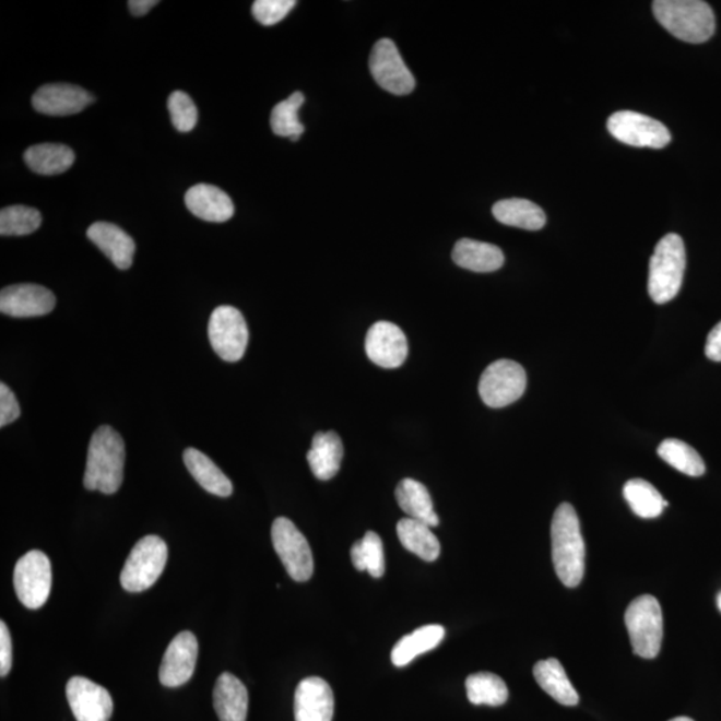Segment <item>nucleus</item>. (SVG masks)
Wrapping results in <instances>:
<instances>
[{"label": "nucleus", "instance_id": "f257e3e1", "mask_svg": "<svg viewBox=\"0 0 721 721\" xmlns=\"http://www.w3.org/2000/svg\"><path fill=\"white\" fill-rule=\"evenodd\" d=\"M552 560L565 587L580 586L586 572V544L580 520L570 504H562L553 515Z\"/></svg>", "mask_w": 721, "mask_h": 721}, {"label": "nucleus", "instance_id": "f03ea898", "mask_svg": "<svg viewBox=\"0 0 721 721\" xmlns=\"http://www.w3.org/2000/svg\"><path fill=\"white\" fill-rule=\"evenodd\" d=\"M125 442L111 426H101L90 440L83 485L87 490L114 495L123 483Z\"/></svg>", "mask_w": 721, "mask_h": 721}, {"label": "nucleus", "instance_id": "7ed1b4c3", "mask_svg": "<svg viewBox=\"0 0 721 721\" xmlns=\"http://www.w3.org/2000/svg\"><path fill=\"white\" fill-rule=\"evenodd\" d=\"M652 9L661 26L687 44H705L717 28L711 5L701 0H657Z\"/></svg>", "mask_w": 721, "mask_h": 721}, {"label": "nucleus", "instance_id": "20e7f679", "mask_svg": "<svg viewBox=\"0 0 721 721\" xmlns=\"http://www.w3.org/2000/svg\"><path fill=\"white\" fill-rule=\"evenodd\" d=\"M684 240L677 234H666L654 248L649 261L648 292L659 305L670 303L681 292L685 272Z\"/></svg>", "mask_w": 721, "mask_h": 721}, {"label": "nucleus", "instance_id": "39448f33", "mask_svg": "<svg viewBox=\"0 0 721 721\" xmlns=\"http://www.w3.org/2000/svg\"><path fill=\"white\" fill-rule=\"evenodd\" d=\"M625 625L634 652L642 659L658 657L663 641V612L651 594L636 598L625 612Z\"/></svg>", "mask_w": 721, "mask_h": 721}, {"label": "nucleus", "instance_id": "423d86ee", "mask_svg": "<svg viewBox=\"0 0 721 721\" xmlns=\"http://www.w3.org/2000/svg\"><path fill=\"white\" fill-rule=\"evenodd\" d=\"M167 553L165 541L158 536L138 541L120 574V584L125 591L138 593L153 587L165 570Z\"/></svg>", "mask_w": 721, "mask_h": 721}, {"label": "nucleus", "instance_id": "0eeeda50", "mask_svg": "<svg viewBox=\"0 0 721 721\" xmlns=\"http://www.w3.org/2000/svg\"><path fill=\"white\" fill-rule=\"evenodd\" d=\"M527 389V373L512 359H498L480 378L481 400L490 407H504L520 400Z\"/></svg>", "mask_w": 721, "mask_h": 721}, {"label": "nucleus", "instance_id": "6e6552de", "mask_svg": "<svg viewBox=\"0 0 721 721\" xmlns=\"http://www.w3.org/2000/svg\"><path fill=\"white\" fill-rule=\"evenodd\" d=\"M209 340L214 352L227 361L237 363L245 356L249 344V329L243 312L233 306H218L210 317Z\"/></svg>", "mask_w": 721, "mask_h": 721}, {"label": "nucleus", "instance_id": "1a4fd4ad", "mask_svg": "<svg viewBox=\"0 0 721 721\" xmlns=\"http://www.w3.org/2000/svg\"><path fill=\"white\" fill-rule=\"evenodd\" d=\"M51 563L44 552L32 551L17 560L14 587L17 599L28 610H39L50 596Z\"/></svg>", "mask_w": 721, "mask_h": 721}, {"label": "nucleus", "instance_id": "9d476101", "mask_svg": "<svg viewBox=\"0 0 721 721\" xmlns=\"http://www.w3.org/2000/svg\"><path fill=\"white\" fill-rule=\"evenodd\" d=\"M272 540L288 576L298 582L310 580L315 572V560L308 540L298 528L286 517H279L273 522Z\"/></svg>", "mask_w": 721, "mask_h": 721}, {"label": "nucleus", "instance_id": "9b49d317", "mask_svg": "<svg viewBox=\"0 0 721 721\" xmlns=\"http://www.w3.org/2000/svg\"><path fill=\"white\" fill-rule=\"evenodd\" d=\"M606 128L617 141L635 147L663 149L672 140L664 123L636 111L612 114Z\"/></svg>", "mask_w": 721, "mask_h": 721}, {"label": "nucleus", "instance_id": "f8f14e48", "mask_svg": "<svg viewBox=\"0 0 721 721\" xmlns=\"http://www.w3.org/2000/svg\"><path fill=\"white\" fill-rule=\"evenodd\" d=\"M369 68L378 86L390 94L407 95L416 87V81L393 40L377 42L370 54Z\"/></svg>", "mask_w": 721, "mask_h": 721}, {"label": "nucleus", "instance_id": "ddd939ff", "mask_svg": "<svg viewBox=\"0 0 721 721\" xmlns=\"http://www.w3.org/2000/svg\"><path fill=\"white\" fill-rule=\"evenodd\" d=\"M66 695L76 721H110L114 711L113 697L102 685L86 677H71Z\"/></svg>", "mask_w": 721, "mask_h": 721}, {"label": "nucleus", "instance_id": "4468645a", "mask_svg": "<svg viewBox=\"0 0 721 721\" xmlns=\"http://www.w3.org/2000/svg\"><path fill=\"white\" fill-rule=\"evenodd\" d=\"M365 351L373 364L383 369H397L407 357V341L397 324L380 321L368 330Z\"/></svg>", "mask_w": 721, "mask_h": 721}, {"label": "nucleus", "instance_id": "2eb2a0df", "mask_svg": "<svg viewBox=\"0 0 721 721\" xmlns=\"http://www.w3.org/2000/svg\"><path fill=\"white\" fill-rule=\"evenodd\" d=\"M198 640L194 634L185 630L168 645L159 669V681L168 688L188 683L196 671Z\"/></svg>", "mask_w": 721, "mask_h": 721}, {"label": "nucleus", "instance_id": "dca6fc26", "mask_svg": "<svg viewBox=\"0 0 721 721\" xmlns=\"http://www.w3.org/2000/svg\"><path fill=\"white\" fill-rule=\"evenodd\" d=\"M56 304L51 291L35 284L11 285L0 293V311L15 318L46 316L56 308Z\"/></svg>", "mask_w": 721, "mask_h": 721}, {"label": "nucleus", "instance_id": "f3484780", "mask_svg": "<svg viewBox=\"0 0 721 721\" xmlns=\"http://www.w3.org/2000/svg\"><path fill=\"white\" fill-rule=\"evenodd\" d=\"M93 101V95L80 86L52 83L46 84L34 94L33 106L45 116L66 117L83 111Z\"/></svg>", "mask_w": 721, "mask_h": 721}, {"label": "nucleus", "instance_id": "a211bd4d", "mask_svg": "<svg viewBox=\"0 0 721 721\" xmlns=\"http://www.w3.org/2000/svg\"><path fill=\"white\" fill-rule=\"evenodd\" d=\"M334 695L330 685L321 677L304 678L294 695L296 721H332Z\"/></svg>", "mask_w": 721, "mask_h": 721}, {"label": "nucleus", "instance_id": "6ab92c4d", "mask_svg": "<svg viewBox=\"0 0 721 721\" xmlns=\"http://www.w3.org/2000/svg\"><path fill=\"white\" fill-rule=\"evenodd\" d=\"M87 237L118 269L131 268L135 243L122 228L108 222H95L88 227Z\"/></svg>", "mask_w": 721, "mask_h": 721}, {"label": "nucleus", "instance_id": "aec40b11", "mask_svg": "<svg viewBox=\"0 0 721 721\" xmlns=\"http://www.w3.org/2000/svg\"><path fill=\"white\" fill-rule=\"evenodd\" d=\"M186 206L192 214L208 222H226L234 215L232 198L212 185H196L186 192Z\"/></svg>", "mask_w": 721, "mask_h": 721}, {"label": "nucleus", "instance_id": "412c9836", "mask_svg": "<svg viewBox=\"0 0 721 721\" xmlns=\"http://www.w3.org/2000/svg\"><path fill=\"white\" fill-rule=\"evenodd\" d=\"M213 702L220 721H246L248 718V689L232 673H222L216 681Z\"/></svg>", "mask_w": 721, "mask_h": 721}, {"label": "nucleus", "instance_id": "4be33fe9", "mask_svg": "<svg viewBox=\"0 0 721 721\" xmlns=\"http://www.w3.org/2000/svg\"><path fill=\"white\" fill-rule=\"evenodd\" d=\"M452 258L457 267L476 273L496 272L505 262L498 246L469 238H462L454 245Z\"/></svg>", "mask_w": 721, "mask_h": 721}, {"label": "nucleus", "instance_id": "5701e85b", "mask_svg": "<svg viewBox=\"0 0 721 721\" xmlns=\"http://www.w3.org/2000/svg\"><path fill=\"white\" fill-rule=\"evenodd\" d=\"M308 462L318 480L328 481L340 472L344 447L335 432H318L312 437Z\"/></svg>", "mask_w": 721, "mask_h": 721}, {"label": "nucleus", "instance_id": "b1692460", "mask_svg": "<svg viewBox=\"0 0 721 721\" xmlns=\"http://www.w3.org/2000/svg\"><path fill=\"white\" fill-rule=\"evenodd\" d=\"M186 468L198 484L218 497H228L233 493L232 481L216 466L212 459L196 448H188L184 453Z\"/></svg>", "mask_w": 721, "mask_h": 721}, {"label": "nucleus", "instance_id": "393cba45", "mask_svg": "<svg viewBox=\"0 0 721 721\" xmlns=\"http://www.w3.org/2000/svg\"><path fill=\"white\" fill-rule=\"evenodd\" d=\"M397 503L411 519L424 522V524L436 528L440 524L428 489L424 484L413 478L402 480L395 489Z\"/></svg>", "mask_w": 721, "mask_h": 721}, {"label": "nucleus", "instance_id": "a878e982", "mask_svg": "<svg viewBox=\"0 0 721 721\" xmlns=\"http://www.w3.org/2000/svg\"><path fill=\"white\" fill-rule=\"evenodd\" d=\"M534 678L552 699L562 706L579 705V694L570 683L567 672L557 659L541 660L533 669Z\"/></svg>", "mask_w": 721, "mask_h": 721}, {"label": "nucleus", "instance_id": "bb28decb", "mask_svg": "<svg viewBox=\"0 0 721 721\" xmlns=\"http://www.w3.org/2000/svg\"><path fill=\"white\" fill-rule=\"evenodd\" d=\"M24 161L40 176H58L74 165L75 154L66 144L40 143L26 150Z\"/></svg>", "mask_w": 721, "mask_h": 721}, {"label": "nucleus", "instance_id": "cd10ccee", "mask_svg": "<svg viewBox=\"0 0 721 721\" xmlns=\"http://www.w3.org/2000/svg\"><path fill=\"white\" fill-rule=\"evenodd\" d=\"M397 536L405 549L425 562H436L440 556V541L432 532V528L424 522L411 519V517L400 520L397 524Z\"/></svg>", "mask_w": 721, "mask_h": 721}, {"label": "nucleus", "instance_id": "c85d7f7f", "mask_svg": "<svg viewBox=\"0 0 721 721\" xmlns=\"http://www.w3.org/2000/svg\"><path fill=\"white\" fill-rule=\"evenodd\" d=\"M495 218L503 225L524 228V231H540L546 224L544 210L528 200L510 198L497 202L492 209Z\"/></svg>", "mask_w": 721, "mask_h": 721}, {"label": "nucleus", "instance_id": "c756f323", "mask_svg": "<svg viewBox=\"0 0 721 721\" xmlns=\"http://www.w3.org/2000/svg\"><path fill=\"white\" fill-rule=\"evenodd\" d=\"M445 637V628L442 625H425L414 633L409 634L397 642L393 648L392 663L395 666H405L411 664L412 661L419 657V654L426 653L435 649Z\"/></svg>", "mask_w": 721, "mask_h": 721}, {"label": "nucleus", "instance_id": "7c9ffc66", "mask_svg": "<svg viewBox=\"0 0 721 721\" xmlns=\"http://www.w3.org/2000/svg\"><path fill=\"white\" fill-rule=\"evenodd\" d=\"M623 495L634 513L641 519H657L665 507H669L663 496L651 483L642 478L629 480L624 485Z\"/></svg>", "mask_w": 721, "mask_h": 721}, {"label": "nucleus", "instance_id": "2f4dec72", "mask_svg": "<svg viewBox=\"0 0 721 721\" xmlns=\"http://www.w3.org/2000/svg\"><path fill=\"white\" fill-rule=\"evenodd\" d=\"M469 701L474 706H503L508 700L509 690L500 676L490 672H478L466 678Z\"/></svg>", "mask_w": 721, "mask_h": 721}, {"label": "nucleus", "instance_id": "473e14b6", "mask_svg": "<svg viewBox=\"0 0 721 721\" xmlns=\"http://www.w3.org/2000/svg\"><path fill=\"white\" fill-rule=\"evenodd\" d=\"M658 453L666 464L690 477H700L706 473L701 456L693 447L676 438H669L660 444Z\"/></svg>", "mask_w": 721, "mask_h": 721}, {"label": "nucleus", "instance_id": "72a5a7b5", "mask_svg": "<svg viewBox=\"0 0 721 721\" xmlns=\"http://www.w3.org/2000/svg\"><path fill=\"white\" fill-rule=\"evenodd\" d=\"M304 102V94L296 92L273 108L270 125H272L275 135L291 138L293 142L299 140L305 131V126L299 122L298 118V111Z\"/></svg>", "mask_w": 721, "mask_h": 721}, {"label": "nucleus", "instance_id": "f704fd0d", "mask_svg": "<svg viewBox=\"0 0 721 721\" xmlns=\"http://www.w3.org/2000/svg\"><path fill=\"white\" fill-rule=\"evenodd\" d=\"M351 557L354 567L361 572L380 579L385 574V556L382 540L376 532H366L363 540L352 546Z\"/></svg>", "mask_w": 721, "mask_h": 721}, {"label": "nucleus", "instance_id": "c9c22d12", "mask_svg": "<svg viewBox=\"0 0 721 721\" xmlns=\"http://www.w3.org/2000/svg\"><path fill=\"white\" fill-rule=\"evenodd\" d=\"M42 215L38 210L27 206L4 208L0 212V234L3 237L27 236L38 231Z\"/></svg>", "mask_w": 721, "mask_h": 721}, {"label": "nucleus", "instance_id": "e433bc0d", "mask_svg": "<svg viewBox=\"0 0 721 721\" xmlns=\"http://www.w3.org/2000/svg\"><path fill=\"white\" fill-rule=\"evenodd\" d=\"M168 111H170L174 128L180 132L194 130L198 122V110L194 102L184 92H174L168 96Z\"/></svg>", "mask_w": 721, "mask_h": 721}, {"label": "nucleus", "instance_id": "4c0bfd02", "mask_svg": "<svg viewBox=\"0 0 721 721\" xmlns=\"http://www.w3.org/2000/svg\"><path fill=\"white\" fill-rule=\"evenodd\" d=\"M296 4L294 0H257L252 3V15L263 26H274L284 21Z\"/></svg>", "mask_w": 721, "mask_h": 721}, {"label": "nucleus", "instance_id": "58836bf2", "mask_svg": "<svg viewBox=\"0 0 721 721\" xmlns=\"http://www.w3.org/2000/svg\"><path fill=\"white\" fill-rule=\"evenodd\" d=\"M21 416V406L14 392L4 382L0 383V426L14 423Z\"/></svg>", "mask_w": 721, "mask_h": 721}, {"label": "nucleus", "instance_id": "ea45409f", "mask_svg": "<svg viewBox=\"0 0 721 721\" xmlns=\"http://www.w3.org/2000/svg\"><path fill=\"white\" fill-rule=\"evenodd\" d=\"M12 666L11 635L4 622L0 623V676H8Z\"/></svg>", "mask_w": 721, "mask_h": 721}, {"label": "nucleus", "instance_id": "a19ab883", "mask_svg": "<svg viewBox=\"0 0 721 721\" xmlns=\"http://www.w3.org/2000/svg\"><path fill=\"white\" fill-rule=\"evenodd\" d=\"M706 356L721 363V321L708 334L706 342Z\"/></svg>", "mask_w": 721, "mask_h": 721}, {"label": "nucleus", "instance_id": "79ce46f5", "mask_svg": "<svg viewBox=\"0 0 721 721\" xmlns=\"http://www.w3.org/2000/svg\"><path fill=\"white\" fill-rule=\"evenodd\" d=\"M158 3L156 0H130L129 9L132 15L143 16Z\"/></svg>", "mask_w": 721, "mask_h": 721}, {"label": "nucleus", "instance_id": "37998d69", "mask_svg": "<svg viewBox=\"0 0 721 721\" xmlns=\"http://www.w3.org/2000/svg\"><path fill=\"white\" fill-rule=\"evenodd\" d=\"M670 721H694V720L689 718L681 717V718L672 719Z\"/></svg>", "mask_w": 721, "mask_h": 721}, {"label": "nucleus", "instance_id": "c03bdc74", "mask_svg": "<svg viewBox=\"0 0 721 721\" xmlns=\"http://www.w3.org/2000/svg\"><path fill=\"white\" fill-rule=\"evenodd\" d=\"M718 606L719 611L721 612V592L718 594Z\"/></svg>", "mask_w": 721, "mask_h": 721}]
</instances>
